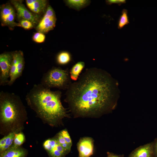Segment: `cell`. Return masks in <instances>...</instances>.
I'll return each mask as SVG.
<instances>
[{"label":"cell","mask_w":157,"mask_h":157,"mask_svg":"<svg viewBox=\"0 0 157 157\" xmlns=\"http://www.w3.org/2000/svg\"><path fill=\"white\" fill-rule=\"evenodd\" d=\"M119 94L117 82L110 74L92 67L71 83L64 101L74 118H96L115 108Z\"/></svg>","instance_id":"6da1fadb"},{"label":"cell","mask_w":157,"mask_h":157,"mask_svg":"<svg viewBox=\"0 0 157 157\" xmlns=\"http://www.w3.org/2000/svg\"><path fill=\"white\" fill-rule=\"evenodd\" d=\"M62 94L60 90L53 91L39 83L33 85L25 99L28 106L44 123L58 127L63 125L64 118H70L61 103Z\"/></svg>","instance_id":"7a4b0ae2"},{"label":"cell","mask_w":157,"mask_h":157,"mask_svg":"<svg viewBox=\"0 0 157 157\" xmlns=\"http://www.w3.org/2000/svg\"><path fill=\"white\" fill-rule=\"evenodd\" d=\"M26 108L20 97L13 93L0 92V133L6 135L22 132L27 120Z\"/></svg>","instance_id":"3957f363"},{"label":"cell","mask_w":157,"mask_h":157,"mask_svg":"<svg viewBox=\"0 0 157 157\" xmlns=\"http://www.w3.org/2000/svg\"><path fill=\"white\" fill-rule=\"evenodd\" d=\"M71 80L68 68L53 67L43 74L40 83L50 89L55 88L67 90L72 83Z\"/></svg>","instance_id":"277c9868"},{"label":"cell","mask_w":157,"mask_h":157,"mask_svg":"<svg viewBox=\"0 0 157 157\" xmlns=\"http://www.w3.org/2000/svg\"><path fill=\"white\" fill-rule=\"evenodd\" d=\"M13 60L12 53L5 52L0 55V85H7L10 79Z\"/></svg>","instance_id":"5b68a950"},{"label":"cell","mask_w":157,"mask_h":157,"mask_svg":"<svg viewBox=\"0 0 157 157\" xmlns=\"http://www.w3.org/2000/svg\"><path fill=\"white\" fill-rule=\"evenodd\" d=\"M56 18L54 12L49 6L47 8L43 17L36 27L39 32L46 33L52 30L55 26Z\"/></svg>","instance_id":"8992f818"},{"label":"cell","mask_w":157,"mask_h":157,"mask_svg":"<svg viewBox=\"0 0 157 157\" xmlns=\"http://www.w3.org/2000/svg\"><path fill=\"white\" fill-rule=\"evenodd\" d=\"M43 147L49 157H65L68 154L55 137L45 140L43 143Z\"/></svg>","instance_id":"52a82bcc"},{"label":"cell","mask_w":157,"mask_h":157,"mask_svg":"<svg viewBox=\"0 0 157 157\" xmlns=\"http://www.w3.org/2000/svg\"><path fill=\"white\" fill-rule=\"evenodd\" d=\"M17 12L18 18L20 20L26 19L31 21L33 24H37L38 17L28 10L21 1H11Z\"/></svg>","instance_id":"ba28073f"},{"label":"cell","mask_w":157,"mask_h":157,"mask_svg":"<svg viewBox=\"0 0 157 157\" xmlns=\"http://www.w3.org/2000/svg\"><path fill=\"white\" fill-rule=\"evenodd\" d=\"M78 157H90L94 150V140L90 137L81 138L77 144Z\"/></svg>","instance_id":"9c48e42d"},{"label":"cell","mask_w":157,"mask_h":157,"mask_svg":"<svg viewBox=\"0 0 157 157\" xmlns=\"http://www.w3.org/2000/svg\"><path fill=\"white\" fill-rule=\"evenodd\" d=\"M15 13L13 7L9 5L3 6L1 11V17L2 24L10 28L16 26H20L19 23L15 22Z\"/></svg>","instance_id":"30bf717a"},{"label":"cell","mask_w":157,"mask_h":157,"mask_svg":"<svg viewBox=\"0 0 157 157\" xmlns=\"http://www.w3.org/2000/svg\"><path fill=\"white\" fill-rule=\"evenodd\" d=\"M27 151L20 146L13 144L5 151L0 153V157H26Z\"/></svg>","instance_id":"8fae6325"},{"label":"cell","mask_w":157,"mask_h":157,"mask_svg":"<svg viewBox=\"0 0 157 157\" xmlns=\"http://www.w3.org/2000/svg\"><path fill=\"white\" fill-rule=\"evenodd\" d=\"M129 157H154L153 147L150 144L140 147L133 151Z\"/></svg>","instance_id":"7c38bea8"},{"label":"cell","mask_w":157,"mask_h":157,"mask_svg":"<svg viewBox=\"0 0 157 157\" xmlns=\"http://www.w3.org/2000/svg\"><path fill=\"white\" fill-rule=\"evenodd\" d=\"M26 3L28 8L35 13H40L43 10L47 4L45 0H27Z\"/></svg>","instance_id":"4fadbf2b"},{"label":"cell","mask_w":157,"mask_h":157,"mask_svg":"<svg viewBox=\"0 0 157 157\" xmlns=\"http://www.w3.org/2000/svg\"><path fill=\"white\" fill-rule=\"evenodd\" d=\"M19 52L20 51H15L12 53L13 60L10 69V79L7 85L11 86L16 81L15 79V75L19 59Z\"/></svg>","instance_id":"5bb4252c"},{"label":"cell","mask_w":157,"mask_h":157,"mask_svg":"<svg viewBox=\"0 0 157 157\" xmlns=\"http://www.w3.org/2000/svg\"><path fill=\"white\" fill-rule=\"evenodd\" d=\"M85 66V64L83 62L79 61L73 66L69 71L70 77L72 80L74 81L78 80Z\"/></svg>","instance_id":"9a60e30c"},{"label":"cell","mask_w":157,"mask_h":157,"mask_svg":"<svg viewBox=\"0 0 157 157\" xmlns=\"http://www.w3.org/2000/svg\"><path fill=\"white\" fill-rule=\"evenodd\" d=\"M24 64L25 62L23 53L22 51H20L15 75V80L22 75L24 68Z\"/></svg>","instance_id":"2e32d148"},{"label":"cell","mask_w":157,"mask_h":157,"mask_svg":"<svg viewBox=\"0 0 157 157\" xmlns=\"http://www.w3.org/2000/svg\"><path fill=\"white\" fill-rule=\"evenodd\" d=\"M71 60V57L69 53L67 51H62L57 56L56 60L58 64L64 65L68 63Z\"/></svg>","instance_id":"e0dca14e"},{"label":"cell","mask_w":157,"mask_h":157,"mask_svg":"<svg viewBox=\"0 0 157 157\" xmlns=\"http://www.w3.org/2000/svg\"><path fill=\"white\" fill-rule=\"evenodd\" d=\"M129 23L127 10L124 9L122 11L118 22V28L121 29Z\"/></svg>","instance_id":"ac0fdd59"},{"label":"cell","mask_w":157,"mask_h":157,"mask_svg":"<svg viewBox=\"0 0 157 157\" xmlns=\"http://www.w3.org/2000/svg\"><path fill=\"white\" fill-rule=\"evenodd\" d=\"M88 1L85 0H68L66 1L67 4L70 6L78 9L85 6Z\"/></svg>","instance_id":"d6986e66"},{"label":"cell","mask_w":157,"mask_h":157,"mask_svg":"<svg viewBox=\"0 0 157 157\" xmlns=\"http://www.w3.org/2000/svg\"><path fill=\"white\" fill-rule=\"evenodd\" d=\"M15 133H11L6 135V141L4 146L0 148V153L6 150L13 144Z\"/></svg>","instance_id":"ffe728a7"},{"label":"cell","mask_w":157,"mask_h":157,"mask_svg":"<svg viewBox=\"0 0 157 157\" xmlns=\"http://www.w3.org/2000/svg\"><path fill=\"white\" fill-rule=\"evenodd\" d=\"M25 139V135L22 132L15 133L13 144L16 146H20L24 142Z\"/></svg>","instance_id":"44dd1931"},{"label":"cell","mask_w":157,"mask_h":157,"mask_svg":"<svg viewBox=\"0 0 157 157\" xmlns=\"http://www.w3.org/2000/svg\"><path fill=\"white\" fill-rule=\"evenodd\" d=\"M32 38L33 40L35 42L41 43L44 41L45 36L43 33L38 32L34 34Z\"/></svg>","instance_id":"7402d4cb"},{"label":"cell","mask_w":157,"mask_h":157,"mask_svg":"<svg viewBox=\"0 0 157 157\" xmlns=\"http://www.w3.org/2000/svg\"><path fill=\"white\" fill-rule=\"evenodd\" d=\"M63 136L67 143L72 146V141L67 130L66 129H64L59 132Z\"/></svg>","instance_id":"603a6c76"},{"label":"cell","mask_w":157,"mask_h":157,"mask_svg":"<svg viewBox=\"0 0 157 157\" xmlns=\"http://www.w3.org/2000/svg\"><path fill=\"white\" fill-rule=\"evenodd\" d=\"M20 26L26 29L32 28L33 27V24L30 21L26 19H22L20 21Z\"/></svg>","instance_id":"cb8c5ba5"},{"label":"cell","mask_w":157,"mask_h":157,"mask_svg":"<svg viewBox=\"0 0 157 157\" xmlns=\"http://www.w3.org/2000/svg\"><path fill=\"white\" fill-rule=\"evenodd\" d=\"M106 3L108 4H117L119 6L126 3L125 0H108L106 1Z\"/></svg>","instance_id":"d4e9b609"},{"label":"cell","mask_w":157,"mask_h":157,"mask_svg":"<svg viewBox=\"0 0 157 157\" xmlns=\"http://www.w3.org/2000/svg\"><path fill=\"white\" fill-rule=\"evenodd\" d=\"M107 154V157H123L122 156L118 155L110 152H108Z\"/></svg>","instance_id":"484cf974"},{"label":"cell","mask_w":157,"mask_h":157,"mask_svg":"<svg viewBox=\"0 0 157 157\" xmlns=\"http://www.w3.org/2000/svg\"><path fill=\"white\" fill-rule=\"evenodd\" d=\"M154 157H157V140L153 148Z\"/></svg>","instance_id":"4316f807"}]
</instances>
